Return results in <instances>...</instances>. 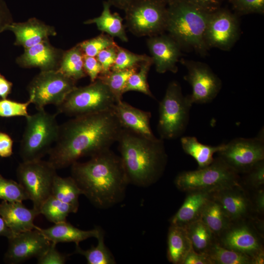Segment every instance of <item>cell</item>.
I'll list each match as a JSON object with an SVG mask.
<instances>
[{"label":"cell","instance_id":"1","mask_svg":"<svg viewBox=\"0 0 264 264\" xmlns=\"http://www.w3.org/2000/svg\"><path fill=\"white\" fill-rule=\"evenodd\" d=\"M122 129L112 110L79 115L60 125L48 161L57 169L110 149Z\"/></svg>","mask_w":264,"mask_h":264},{"label":"cell","instance_id":"2","mask_svg":"<svg viewBox=\"0 0 264 264\" xmlns=\"http://www.w3.org/2000/svg\"><path fill=\"white\" fill-rule=\"evenodd\" d=\"M71 176L90 203L107 209L122 201L129 184L120 156L110 149L71 165Z\"/></svg>","mask_w":264,"mask_h":264},{"label":"cell","instance_id":"3","mask_svg":"<svg viewBox=\"0 0 264 264\" xmlns=\"http://www.w3.org/2000/svg\"><path fill=\"white\" fill-rule=\"evenodd\" d=\"M117 142L129 184L148 187L161 177L168 161L163 139L122 128Z\"/></svg>","mask_w":264,"mask_h":264},{"label":"cell","instance_id":"4","mask_svg":"<svg viewBox=\"0 0 264 264\" xmlns=\"http://www.w3.org/2000/svg\"><path fill=\"white\" fill-rule=\"evenodd\" d=\"M166 31L180 46L207 54L205 33L210 13L183 0H174L167 5Z\"/></svg>","mask_w":264,"mask_h":264},{"label":"cell","instance_id":"5","mask_svg":"<svg viewBox=\"0 0 264 264\" xmlns=\"http://www.w3.org/2000/svg\"><path fill=\"white\" fill-rule=\"evenodd\" d=\"M37 110L25 117L26 125L20 146L22 161L42 159L48 154L58 136L60 125L56 114L49 113L44 109Z\"/></svg>","mask_w":264,"mask_h":264},{"label":"cell","instance_id":"6","mask_svg":"<svg viewBox=\"0 0 264 264\" xmlns=\"http://www.w3.org/2000/svg\"><path fill=\"white\" fill-rule=\"evenodd\" d=\"M240 181L239 173L218 156L205 167L179 173L175 178V184L177 189L183 192L212 193L241 186Z\"/></svg>","mask_w":264,"mask_h":264},{"label":"cell","instance_id":"7","mask_svg":"<svg viewBox=\"0 0 264 264\" xmlns=\"http://www.w3.org/2000/svg\"><path fill=\"white\" fill-rule=\"evenodd\" d=\"M193 104L189 95L184 96L180 84L171 82L159 104L157 130L160 138L174 139L185 132Z\"/></svg>","mask_w":264,"mask_h":264},{"label":"cell","instance_id":"8","mask_svg":"<svg viewBox=\"0 0 264 264\" xmlns=\"http://www.w3.org/2000/svg\"><path fill=\"white\" fill-rule=\"evenodd\" d=\"M115 103L110 89L98 78L88 86L75 87L56 107L57 113L75 117L112 110Z\"/></svg>","mask_w":264,"mask_h":264},{"label":"cell","instance_id":"9","mask_svg":"<svg viewBox=\"0 0 264 264\" xmlns=\"http://www.w3.org/2000/svg\"><path fill=\"white\" fill-rule=\"evenodd\" d=\"M124 11L126 27L135 36L150 37L166 31L167 5L158 0H137Z\"/></svg>","mask_w":264,"mask_h":264},{"label":"cell","instance_id":"10","mask_svg":"<svg viewBox=\"0 0 264 264\" xmlns=\"http://www.w3.org/2000/svg\"><path fill=\"white\" fill-rule=\"evenodd\" d=\"M56 170L48 160L42 159L22 161L17 167L19 183L32 201L33 208L39 213L44 202L51 196Z\"/></svg>","mask_w":264,"mask_h":264},{"label":"cell","instance_id":"11","mask_svg":"<svg viewBox=\"0 0 264 264\" xmlns=\"http://www.w3.org/2000/svg\"><path fill=\"white\" fill-rule=\"evenodd\" d=\"M76 82L57 70L41 71L29 85V99L37 110L49 105L57 107L76 87Z\"/></svg>","mask_w":264,"mask_h":264},{"label":"cell","instance_id":"12","mask_svg":"<svg viewBox=\"0 0 264 264\" xmlns=\"http://www.w3.org/2000/svg\"><path fill=\"white\" fill-rule=\"evenodd\" d=\"M264 132L263 128L255 137H238L231 140L217 153L218 156L239 174L246 173L264 160Z\"/></svg>","mask_w":264,"mask_h":264},{"label":"cell","instance_id":"13","mask_svg":"<svg viewBox=\"0 0 264 264\" xmlns=\"http://www.w3.org/2000/svg\"><path fill=\"white\" fill-rule=\"evenodd\" d=\"M180 61L187 71L184 79L192 88V93L188 95L191 103L202 104L211 102L221 88L220 78L204 63L184 59Z\"/></svg>","mask_w":264,"mask_h":264},{"label":"cell","instance_id":"14","mask_svg":"<svg viewBox=\"0 0 264 264\" xmlns=\"http://www.w3.org/2000/svg\"><path fill=\"white\" fill-rule=\"evenodd\" d=\"M240 35V23L236 15L221 8L210 13L205 33L206 44L209 49L216 47L229 50Z\"/></svg>","mask_w":264,"mask_h":264},{"label":"cell","instance_id":"15","mask_svg":"<svg viewBox=\"0 0 264 264\" xmlns=\"http://www.w3.org/2000/svg\"><path fill=\"white\" fill-rule=\"evenodd\" d=\"M15 234L8 239V247L3 260L5 263L16 264L42 256L51 242L38 229Z\"/></svg>","mask_w":264,"mask_h":264},{"label":"cell","instance_id":"16","mask_svg":"<svg viewBox=\"0 0 264 264\" xmlns=\"http://www.w3.org/2000/svg\"><path fill=\"white\" fill-rule=\"evenodd\" d=\"M260 237L253 226L241 220L233 222L216 239L221 246L252 258L264 250Z\"/></svg>","mask_w":264,"mask_h":264},{"label":"cell","instance_id":"17","mask_svg":"<svg viewBox=\"0 0 264 264\" xmlns=\"http://www.w3.org/2000/svg\"><path fill=\"white\" fill-rule=\"evenodd\" d=\"M147 45L158 73L177 72L181 48L169 35L162 33L150 37Z\"/></svg>","mask_w":264,"mask_h":264},{"label":"cell","instance_id":"18","mask_svg":"<svg viewBox=\"0 0 264 264\" xmlns=\"http://www.w3.org/2000/svg\"><path fill=\"white\" fill-rule=\"evenodd\" d=\"M210 197L220 205L232 222L244 219L252 207L241 185L213 192L210 193Z\"/></svg>","mask_w":264,"mask_h":264},{"label":"cell","instance_id":"19","mask_svg":"<svg viewBox=\"0 0 264 264\" xmlns=\"http://www.w3.org/2000/svg\"><path fill=\"white\" fill-rule=\"evenodd\" d=\"M60 53L47 40L30 47L17 59L18 64L24 67H39L41 71L57 70L61 59Z\"/></svg>","mask_w":264,"mask_h":264},{"label":"cell","instance_id":"20","mask_svg":"<svg viewBox=\"0 0 264 264\" xmlns=\"http://www.w3.org/2000/svg\"><path fill=\"white\" fill-rule=\"evenodd\" d=\"M112 110L122 128L145 136H154L150 126V111L135 108L122 100L115 103Z\"/></svg>","mask_w":264,"mask_h":264},{"label":"cell","instance_id":"21","mask_svg":"<svg viewBox=\"0 0 264 264\" xmlns=\"http://www.w3.org/2000/svg\"><path fill=\"white\" fill-rule=\"evenodd\" d=\"M40 213L34 208L29 209L22 202L0 203V216L7 226L14 233H20L36 229L34 221Z\"/></svg>","mask_w":264,"mask_h":264},{"label":"cell","instance_id":"22","mask_svg":"<svg viewBox=\"0 0 264 264\" xmlns=\"http://www.w3.org/2000/svg\"><path fill=\"white\" fill-rule=\"evenodd\" d=\"M12 31L15 36V44L27 48L47 40L56 34L52 26L46 25L35 18L23 22H11L6 30Z\"/></svg>","mask_w":264,"mask_h":264},{"label":"cell","instance_id":"23","mask_svg":"<svg viewBox=\"0 0 264 264\" xmlns=\"http://www.w3.org/2000/svg\"><path fill=\"white\" fill-rule=\"evenodd\" d=\"M42 234L51 242L56 244L63 242H79L88 238H98L103 230L98 227L89 230L80 229L66 221L55 223L53 226L43 229L38 227Z\"/></svg>","mask_w":264,"mask_h":264},{"label":"cell","instance_id":"24","mask_svg":"<svg viewBox=\"0 0 264 264\" xmlns=\"http://www.w3.org/2000/svg\"><path fill=\"white\" fill-rule=\"evenodd\" d=\"M188 193L182 205L170 219L171 224L186 227L200 220L202 212L210 199V193L204 191Z\"/></svg>","mask_w":264,"mask_h":264},{"label":"cell","instance_id":"25","mask_svg":"<svg viewBox=\"0 0 264 264\" xmlns=\"http://www.w3.org/2000/svg\"><path fill=\"white\" fill-rule=\"evenodd\" d=\"M192 248L186 228L171 224L167 238V256L168 261L174 264H182Z\"/></svg>","mask_w":264,"mask_h":264},{"label":"cell","instance_id":"26","mask_svg":"<svg viewBox=\"0 0 264 264\" xmlns=\"http://www.w3.org/2000/svg\"><path fill=\"white\" fill-rule=\"evenodd\" d=\"M111 5L108 1L103 2V9L101 14L94 19L85 22V24L94 23L98 29L111 37H117L122 42H128L125 27L122 18L117 13H112Z\"/></svg>","mask_w":264,"mask_h":264},{"label":"cell","instance_id":"27","mask_svg":"<svg viewBox=\"0 0 264 264\" xmlns=\"http://www.w3.org/2000/svg\"><path fill=\"white\" fill-rule=\"evenodd\" d=\"M180 142L184 152L195 159L198 168L210 164L215 159L214 154L220 151L225 146L224 143L215 146L205 145L199 142L195 136L182 137Z\"/></svg>","mask_w":264,"mask_h":264},{"label":"cell","instance_id":"28","mask_svg":"<svg viewBox=\"0 0 264 264\" xmlns=\"http://www.w3.org/2000/svg\"><path fill=\"white\" fill-rule=\"evenodd\" d=\"M200 220L207 226L216 238L233 222L220 205L211 197L202 212Z\"/></svg>","mask_w":264,"mask_h":264},{"label":"cell","instance_id":"29","mask_svg":"<svg viewBox=\"0 0 264 264\" xmlns=\"http://www.w3.org/2000/svg\"><path fill=\"white\" fill-rule=\"evenodd\" d=\"M84 57L77 44L64 53L57 70L75 81L84 78L87 76L84 69Z\"/></svg>","mask_w":264,"mask_h":264},{"label":"cell","instance_id":"30","mask_svg":"<svg viewBox=\"0 0 264 264\" xmlns=\"http://www.w3.org/2000/svg\"><path fill=\"white\" fill-rule=\"evenodd\" d=\"M192 248L199 253L205 254L216 241V237L207 226L198 220L185 227Z\"/></svg>","mask_w":264,"mask_h":264},{"label":"cell","instance_id":"31","mask_svg":"<svg viewBox=\"0 0 264 264\" xmlns=\"http://www.w3.org/2000/svg\"><path fill=\"white\" fill-rule=\"evenodd\" d=\"M81 195V190L71 176L62 177L56 175L52 187V196L78 208L79 197Z\"/></svg>","mask_w":264,"mask_h":264},{"label":"cell","instance_id":"32","mask_svg":"<svg viewBox=\"0 0 264 264\" xmlns=\"http://www.w3.org/2000/svg\"><path fill=\"white\" fill-rule=\"evenodd\" d=\"M212 264H251V257L220 245L217 241L205 253Z\"/></svg>","mask_w":264,"mask_h":264},{"label":"cell","instance_id":"33","mask_svg":"<svg viewBox=\"0 0 264 264\" xmlns=\"http://www.w3.org/2000/svg\"><path fill=\"white\" fill-rule=\"evenodd\" d=\"M78 208L50 196L43 204L40 214L49 221L55 223L66 221L70 213H75Z\"/></svg>","mask_w":264,"mask_h":264},{"label":"cell","instance_id":"34","mask_svg":"<svg viewBox=\"0 0 264 264\" xmlns=\"http://www.w3.org/2000/svg\"><path fill=\"white\" fill-rule=\"evenodd\" d=\"M139 66L123 70H110L106 74H100L98 78L106 85L113 95L116 102H117L122 100L128 78L137 70Z\"/></svg>","mask_w":264,"mask_h":264},{"label":"cell","instance_id":"35","mask_svg":"<svg viewBox=\"0 0 264 264\" xmlns=\"http://www.w3.org/2000/svg\"><path fill=\"white\" fill-rule=\"evenodd\" d=\"M97 239V245L87 250L82 249L79 245H75V253L84 256L88 264H116L114 257L105 245L103 231Z\"/></svg>","mask_w":264,"mask_h":264},{"label":"cell","instance_id":"36","mask_svg":"<svg viewBox=\"0 0 264 264\" xmlns=\"http://www.w3.org/2000/svg\"><path fill=\"white\" fill-rule=\"evenodd\" d=\"M152 65L153 60L141 63L139 66V70L133 73L128 78L123 93L136 91L154 98L147 82L148 72Z\"/></svg>","mask_w":264,"mask_h":264},{"label":"cell","instance_id":"37","mask_svg":"<svg viewBox=\"0 0 264 264\" xmlns=\"http://www.w3.org/2000/svg\"><path fill=\"white\" fill-rule=\"evenodd\" d=\"M0 199L8 202H22L29 199L19 182L6 179L0 174Z\"/></svg>","mask_w":264,"mask_h":264},{"label":"cell","instance_id":"38","mask_svg":"<svg viewBox=\"0 0 264 264\" xmlns=\"http://www.w3.org/2000/svg\"><path fill=\"white\" fill-rule=\"evenodd\" d=\"M153 60L145 54H137L118 45L115 63L111 70H123L139 66L145 62Z\"/></svg>","mask_w":264,"mask_h":264},{"label":"cell","instance_id":"39","mask_svg":"<svg viewBox=\"0 0 264 264\" xmlns=\"http://www.w3.org/2000/svg\"><path fill=\"white\" fill-rule=\"evenodd\" d=\"M112 37L102 34L78 44L85 56L96 57L102 50L115 45Z\"/></svg>","mask_w":264,"mask_h":264},{"label":"cell","instance_id":"40","mask_svg":"<svg viewBox=\"0 0 264 264\" xmlns=\"http://www.w3.org/2000/svg\"><path fill=\"white\" fill-rule=\"evenodd\" d=\"M31 102L29 99L26 102H19L6 99L0 100V117H27V109Z\"/></svg>","mask_w":264,"mask_h":264},{"label":"cell","instance_id":"41","mask_svg":"<svg viewBox=\"0 0 264 264\" xmlns=\"http://www.w3.org/2000/svg\"><path fill=\"white\" fill-rule=\"evenodd\" d=\"M232 7L238 13L248 14L264 13V0H229Z\"/></svg>","mask_w":264,"mask_h":264},{"label":"cell","instance_id":"42","mask_svg":"<svg viewBox=\"0 0 264 264\" xmlns=\"http://www.w3.org/2000/svg\"><path fill=\"white\" fill-rule=\"evenodd\" d=\"M117 47L116 44L106 48L101 51L96 56L102 66V70L100 74H106L111 69L116 59Z\"/></svg>","mask_w":264,"mask_h":264},{"label":"cell","instance_id":"43","mask_svg":"<svg viewBox=\"0 0 264 264\" xmlns=\"http://www.w3.org/2000/svg\"><path fill=\"white\" fill-rule=\"evenodd\" d=\"M246 174L245 181L249 186L257 189L262 188L264 185V160L256 164Z\"/></svg>","mask_w":264,"mask_h":264},{"label":"cell","instance_id":"44","mask_svg":"<svg viewBox=\"0 0 264 264\" xmlns=\"http://www.w3.org/2000/svg\"><path fill=\"white\" fill-rule=\"evenodd\" d=\"M56 244L51 242L47 250L37 258V263L39 264H65L67 260V256L57 250Z\"/></svg>","mask_w":264,"mask_h":264},{"label":"cell","instance_id":"45","mask_svg":"<svg viewBox=\"0 0 264 264\" xmlns=\"http://www.w3.org/2000/svg\"><path fill=\"white\" fill-rule=\"evenodd\" d=\"M84 69L91 82L96 80L102 72V66L95 57L85 56L84 57Z\"/></svg>","mask_w":264,"mask_h":264},{"label":"cell","instance_id":"46","mask_svg":"<svg viewBox=\"0 0 264 264\" xmlns=\"http://www.w3.org/2000/svg\"><path fill=\"white\" fill-rule=\"evenodd\" d=\"M208 13L214 12L221 8L223 0H183Z\"/></svg>","mask_w":264,"mask_h":264},{"label":"cell","instance_id":"47","mask_svg":"<svg viewBox=\"0 0 264 264\" xmlns=\"http://www.w3.org/2000/svg\"><path fill=\"white\" fill-rule=\"evenodd\" d=\"M13 141L6 133L0 132V156L8 157L13 154Z\"/></svg>","mask_w":264,"mask_h":264},{"label":"cell","instance_id":"48","mask_svg":"<svg viewBox=\"0 0 264 264\" xmlns=\"http://www.w3.org/2000/svg\"><path fill=\"white\" fill-rule=\"evenodd\" d=\"M182 264H212L205 254L196 252L193 248L186 255Z\"/></svg>","mask_w":264,"mask_h":264},{"label":"cell","instance_id":"49","mask_svg":"<svg viewBox=\"0 0 264 264\" xmlns=\"http://www.w3.org/2000/svg\"><path fill=\"white\" fill-rule=\"evenodd\" d=\"M12 21L11 15L5 2L0 0V33L6 30Z\"/></svg>","mask_w":264,"mask_h":264},{"label":"cell","instance_id":"50","mask_svg":"<svg viewBox=\"0 0 264 264\" xmlns=\"http://www.w3.org/2000/svg\"><path fill=\"white\" fill-rule=\"evenodd\" d=\"M254 209L258 213L264 212V191L262 188L258 189L254 197Z\"/></svg>","mask_w":264,"mask_h":264},{"label":"cell","instance_id":"51","mask_svg":"<svg viewBox=\"0 0 264 264\" xmlns=\"http://www.w3.org/2000/svg\"><path fill=\"white\" fill-rule=\"evenodd\" d=\"M12 83L0 74V97L6 99L10 93Z\"/></svg>","mask_w":264,"mask_h":264},{"label":"cell","instance_id":"52","mask_svg":"<svg viewBox=\"0 0 264 264\" xmlns=\"http://www.w3.org/2000/svg\"><path fill=\"white\" fill-rule=\"evenodd\" d=\"M137 0H108L111 5L125 10L131 4Z\"/></svg>","mask_w":264,"mask_h":264},{"label":"cell","instance_id":"53","mask_svg":"<svg viewBox=\"0 0 264 264\" xmlns=\"http://www.w3.org/2000/svg\"><path fill=\"white\" fill-rule=\"evenodd\" d=\"M15 234V233L7 226L4 220L0 216V236L6 237L8 239Z\"/></svg>","mask_w":264,"mask_h":264},{"label":"cell","instance_id":"54","mask_svg":"<svg viewBox=\"0 0 264 264\" xmlns=\"http://www.w3.org/2000/svg\"><path fill=\"white\" fill-rule=\"evenodd\" d=\"M264 251H262L251 258V264H263L264 263Z\"/></svg>","mask_w":264,"mask_h":264},{"label":"cell","instance_id":"55","mask_svg":"<svg viewBox=\"0 0 264 264\" xmlns=\"http://www.w3.org/2000/svg\"><path fill=\"white\" fill-rule=\"evenodd\" d=\"M158 0L164 3L165 4L167 5L168 4H169V3H170L171 2H172V1H173L174 0Z\"/></svg>","mask_w":264,"mask_h":264}]
</instances>
